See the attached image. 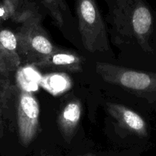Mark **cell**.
I'll return each mask as SVG.
<instances>
[{"instance_id": "obj_5", "label": "cell", "mask_w": 156, "mask_h": 156, "mask_svg": "<svg viewBox=\"0 0 156 156\" xmlns=\"http://www.w3.org/2000/svg\"><path fill=\"white\" fill-rule=\"evenodd\" d=\"M40 107L31 92L22 90L17 107V124L19 139L23 145H29L37 133Z\"/></svg>"}, {"instance_id": "obj_7", "label": "cell", "mask_w": 156, "mask_h": 156, "mask_svg": "<svg viewBox=\"0 0 156 156\" xmlns=\"http://www.w3.org/2000/svg\"><path fill=\"white\" fill-rule=\"evenodd\" d=\"M85 59L73 51L58 48L43 59L31 65L39 67L64 69L71 72H80L83 69Z\"/></svg>"}, {"instance_id": "obj_9", "label": "cell", "mask_w": 156, "mask_h": 156, "mask_svg": "<svg viewBox=\"0 0 156 156\" xmlns=\"http://www.w3.org/2000/svg\"><path fill=\"white\" fill-rule=\"evenodd\" d=\"M0 57L10 73L20 67L22 60L18 51L16 34L9 29L0 31Z\"/></svg>"}, {"instance_id": "obj_16", "label": "cell", "mask_w": 156, "mask_h": 156, "mask_svg": "<svg viewBox=\"0 0 156 156\" xmlns=\"http://www.w3.org/2000/svg\"><path fill=\"white\" fill-rule=\"evenodd\" d=\"M83 156H94V155H93V154H86V155H83Z\"/></svg>"}, {"instance_id": "obj_3", "label": "cell", "mask_w": 156, "mask_h": 156, "mask_svg": "<svg viewBox=\"0 0 156 156\" xmlns=\"http://www.w3.org/2000/svg\"><path fill=\"white\" fill-rule=\"evenodd\" d=\"M76 9L79 31L85 49L93 53L109 51L106 25L97 0H76Z\"/></svg>"}, {"instance_id": "obj_1", "label": "cell", "mask_w": 156, "mask_h": 156, "mask_svg": "<svg viewBox=\"0 0 156 156\" xmlns=\"http://www.w3.org/2000/svg\"><path fill=\"white\" fill-rule=\"evenodd\" d=\"M114 34L121 41L134 38L145 51H150L148 38L152 16L142 0H115L112 10Z\"/></svg>"}, {"instance_id": "obj_6", "label": "cell", "mask_w": 156, "mask_h": 156, "mask_svg": "<svg viewBox=\"0 0 156 156\" xmlns=\"http://www.w3.org/2000/svg\"><path fill=\"white\" fill-rule=\"evenodd\" d=\"M107 109L122 128L139 136H147L146 123L137 112L123 105L116 103H107Z\"/></svg>"}, {"instance_id": "obj_2", "label": "cell", "mask_w": 156, "mask_h": 156, "mask_svg": "<svg viewBox=\"0 0 156 156\" xmlns=\"http://www.w3.org/2000/svg\"><path fill=\"white\" fill-rule=\"evenodd\" d=\"M16 19L21 23L16 34L18 51L22 61L32 64L58 48L52 44L41 25V17L35 12L25 10L19 12Z\"/></svg>"}, {"instance_id": "obj_14", "label": "cell", "mask_w": 156, "mask_h": 156, "mask_svg": "<svg viewBox=\"0 0 156 156\" xmlns=\"http://www.w3.org/2000/svg\"><path fill=\"white\" fill-rule=\"evenodd\" d=\"M2 18H3V10H2V6H0V23Z\"/></svg>"}, {"instance_id": "obj_11", "label": "cell", "mask_w": 156, "mask_h": 156, "mask_svg": "<svg viewBox=\"0 0 156 156\" xmlns=\"http://www.w3.org/2000/svg\"><path fill=\"white\" fill-rule=\"evenodd\" d=\"M3 17H15L19 14L18 11L20 8L22 0H2Z\"/></svg>"}, {"instance_id": "obj_13", "label": "cell", "mask_w": 156, "mask_h": 156, "mask_svg": "<svg viewBox=\"0 0 156 156\" xmlns=\"http://www.w3.org/2000/svg\"><path fill=\"white\" fill-rule=\"evenodd\" d=\"M9 73L10 72L9 71L5 62H4L3 60L2 59V58L0 57V74H2L5 76H8Z\"/></svg>"}, {"instance_id": "obj_8", "label": "cell", "mask_w": 156, "mask_h": 156, "mask_svg": "<svg viewBox=\"0 0 156 156\" xmlns=\"http://www.w3.org/2000/svg\"><path fill=\"white\" fill-rule=\"evenodd\" d=\"M82 114V105L80 100L69 102L62 109L58 116V125L64 140L70 143L76 133Z\"/></svg>"}, {"instance_id": "obj_15", "label": "cell", "mask_w": 156, "mask_h": 156, "mask_svg": "<svg viewBox=\"0 0 156 156\" xmlns=\"http://www.w3.org/2000/svg\"><path fill=\"white\" fill-rule=\"evenodd\" d=\"M0 86H2L3 87H6V84H4L2 80H0Z\"/></svg>"}, {"instance_id": "obj_12", "label": "cell", "mask_w": 156, "mask_h": 156, "mask_svg": "<svg viewBox=\"0 0 156 156\" xmlns=\"http://www.w3.org/2000/svg\"><path fill=\"white\" fill-rule=\"evenodd\" d=\"M4 98H5V93L2 90H0V139L2 135V108H3Z\"/></svg>"}, {"instance_id": "obj_4", "label": "cell", "mask_w": 156, "mask_h": 156, "mask_svg": "<svg viewBox=\"0 0 156 156\" xmlns=\"http://www.w3.org/2000/svg\"><path fill=\"white\" fill-rule=\"evenodd\" d=\"M103 80L139 95L156 96V74L104 62L96 64Z\"/></svg>"}, {"instance_id": "obj_10", "label": "cell", "mask_w": 156, "mask_h": 156, "mask_svg": "<svg viewBox=\"0 0 156 156\" xmlns=\"http://www.w3.org/2000/svg\"><path fill=\"white\" fill-rule=\"evenodd\" d=\"M43 5L48 10L53 20L59 26L64 24L63 19V9L64 8L63 0H41Z\"/></svg>"}]
</instances>
